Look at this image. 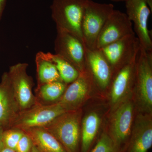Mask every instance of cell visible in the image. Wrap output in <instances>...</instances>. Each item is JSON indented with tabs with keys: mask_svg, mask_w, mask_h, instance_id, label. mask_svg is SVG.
Listing matches in <instances>:
<instances>
[{
	"mask_svg": "<svg viewBox=\"0 0 152 152\" xmlns=\"http://www.w3.org/2000/svg\"><path fill=\"white\" fill-rule=\"evenodd\" d=\"M88 1V0H53L51 10L57 30L70 33L83 42L81 25Z\"/></svg>",
	"mask_w": 152,
	"mask_h": 152,
	"instance_id": "cell-1",
	"label": "cell"
},
{
	"mask_svg": "<svg viewBox=\"0 0 152 152\" xmlns=\"http://www.w3.org/2000/svg\"><path fill=\"white\" fill-rule=\"evenodd\" d=\"M81 112L79 109L60 115L44 128L58 141L66 152H78Z\"/></svg>",
	"mask_w": 152,
	"mask_h": 152,
	"instance_id": "cell-2",
	"label": "cell"
},
{
	"mask_svg": "<svg viewBox=\"0 0 152 152\" xmlns=\"http://www.w3.org/2000/svg\"><path fill=\"white\" fill-rule=\"evenodd\" d=\"M114 10L112 4H100L88 0L81 25L83 42L86 48L96 49L99 35Z\"/></svg>",
	"mask_w": 152,
	"mask_h": 152,
	"instance_id": "cell-3",
	"label": "cell"
},
{
	"mask_svg": "<svg viewBox=\"0 0 152 152\" xmlns=\"http://www.w3.org/2000/svg\"><path fill=\"white\" fill-rule=\"evenodd\" d=\"M134 88L142 110L151 114L152 110V52L140 47L135 64Z\"/></svg>",
	"mask_w": 152,
	"mask_h": 152,
	"instance_id": "cell-4",
	"label": "cell"
},
{
	"mask_svg": "<svg viewBox=\"0 0 152 152\" xmlns=\"http://www.w3.org/2000/svg\"><path fill=\"white\" fill-rule=\"evenodd\" d=\"M66 112L58 103L45 104L37 101L32 107L20 112L11 128L24 131L44 127Z\"/></svg>",
	"mask_w": 152,
	"mask_h": 152,
	"instance_id": "cell-5",
	"label": "cell"
},
{
	"mask_svg": "<svg viewBox=\"0 0 152 152\" xmlns=\"http://www.w3.org/2000/svg\"><path fill=\"white\" fill-rule=\"evenodd\" d=\"M140 47L135 33L99 50L111 67L113 75L136 60Z\"/></svg>",
	"mask_w": 152,
	"mask_h": 152,
	"instance_id": "cell-6",
	"label": "cell"
},
{
	"mask_svg": "<svg viewBox=\"0 0 152 152\" xmlns=\"http://www.w3.org/2000/svg\"><path fill=\"white\" fill-rule=\"evenodd\" d=\"M134 110L132 102L126 101L118 106L112 117L109 134L119 152L127 149L132 130Z\"/></svg>",
	"mask_w": 152,
	"mask_h": 152,
	"instance_id": "cell-7",
	"label": "cell"
},
{
	"mask_svg": "<svg viewBox=\"0 0 152 152\" xmlns=\"http://www.w3.org/2000/svg\"><path fill=\"white\" fill-rule=\"evenodd\" d=\"M28 66L27 63H18L11 66L8 72L20 111L29 108L37 102L33 92L32 78L27 72Z\"/></svg>",
	"mask_w": 152,
	"mask_h": 152,
	"instance_id": "cell-8",
	"label": "cell"
},
{
	"mask_svg": "<svg viewBox=\"0 0 152 152\" xmlns=\"http://www.w3.org/2000/svg\"><path fill=\"white\" fill-rule=\"evenodd\" d=\"M54 45L56 54L69 61L80 73L86 71V47L79 38L70 33L57 30Z\"/></svg>",
	"mask_w": 152,
	"mask_h": 152,
	"instance_id": "cell-9",
	"label": "cell"
},
{
	"mask_svg": "<svg viewBox=\"0 0 152 152\" xmlns=\"http://www.w3.org/2000/svg\"><path fill=\"white\" fill-rule=\"evenodd\" d=\"M126 15L134 23L141 46L147 51L152 52V41L148 26L151 12L146 0H126Z\"/></svg>",
	"mask_w": 152,
	"mask_h": 152,
	"instance_id": "cell-10",
	"label": "cell"
},
{
	"mask_svg": "<svg viewBox=\"0 0 152 152\" xmlns=\"http://www.w3.org/2000/svg\"><path fill=\"white\" fill-rule=\"evenodd\" d=\"M134 33L132 23L126 14L114 10L99 35L96 49L102 48Z\"/></svg>",
	"mask_w": 152,
	"mask_h": 152,
	"instance_id": "cell-11",
	"label": "cell"
},
{
	"mask_svg": "<svg viewBox=\"0 0 152 152\" xmlns=\"http://www.w3.org/2000/svg\"><path fill=\"white\" fill-rule=\"evenodd\" d=\"M86 70L93 85L103 90L110 86L113 73L111 67L99 49L86 48Z\"/></svg>",
	"mask_w": 152,
	"mask_h": 152,
	"instance_id": "cell-12",
	"label": "cell"
},
{
	"mask_svg": "<svg viewBox=\"0 0 152 152\" xmlns=\"http://www.w3.org/2000/svg\"><path fill=\"white\" fill-rule=\"evenodd\" d=\"M93 86L89 75L85 71L67 86L61 99L57 102L66 111L79 109Z\"/></svg>",
	"mask_w": 152,
	"mask_h": 152,
	"instance_id": "cell-13",
	"label": "cell"
},
{
	"mask_svg": "<svg viewBox=\"0 0 152 152\" xmlns=\"http://www.w3.org/2000/svg\"><path fill=\"white\" fill-rule=\"evenodd\" d=\"M20 112L8 74L5 72L0 83V126L4 130L10 128Z\"/></svg>",
	"mask_w": 152,
	"mask_h": 152,
	"instance_id": "cell-14",
	"label": "cell"
},
{
	"mask_svg": "<svg viewBox=\"0 0 152 152\" xmlns=\"http://www.w3.org/2000/svg\"><path fill=\"white\" fill-rule=\"evenodd\" d=\"M152 145L151 117L140 114L136 118L126 151L147 152Z\"/></svg>",
	"mask_w": 152,
	"mask_h": 152,
	"instance_id": "cell-15",
	"label": "cell"
},
{
	"mask_svg": "<svg viewBox=\"0 0 152 152\" xmlns=\"http://www.w3.org/2000/svg\"><path fill=\"white\" fill-rule=\"evenodd\" d=\"M136 60L125 66L113 75L110 86L111 100L113 104L120 103L125 95L134 86Z\"/></svg>",
	"mask_w": 152,
	"mask_h": 152,
	"instance_id": "cell-16",
	"label": "cell"
},
{
	"mask_svg": "<svg viewBox=\"0 0 152 152\" xmlns=\"http://www.w3.org/2000/svg\"><path fill=\"white\" fill-rule=\"evenodd\" d=\"M41 152H66L56 137L43 127L31 128L23 131Z\"/></svg>",
	"mask_w": 152,
	"mask_h": 152,
	"instance_id": "cell-17",
	"label": "cell"
},
{
	"mask_svg": "<svg viewBox=\"0 0 152 152\" xmlns=\"http://www.w3.org/2000/svg\"><path fill=\"white\" fill-rule=\"evenodd\" d=\"M101 118L96 112H91L84 118L81 129V152H88L96 136Z\"/></svg>",
	"mask_w": 152,
	"mask_h": 152,
	"instance_id": "cell-18",
	"label": "cell"
},
{
	"mask_svg": "<svg viewBox=\"0 0 152 152\" xmlns=\"http://www.w3.org/2000/svg\"><path fill=\"white\" fill-rule=\"evenodd\" d=\"M38 53L42 58L54 65L63 81L66 84L74 81L80 75V72L77 69L59 55L43 52H39Z\"/></svg>",
	"mask_w": 152,
	"mask_h": 152,
	"instance_id": "cell-19",
	"label": "cell"
},
{
	"mask_svg": "<svg viewBox=\"0 0 152 152\" xmlns=\"http://www.w3.org/2000/svg\"><path fill=\"white\" fill-rule=\"evenodd\" d=\"M67 84L64 82H54L37 86V101L41 103L50 104L56 103L64 92Z\"/></svg>",
	"mask_w": 152,
	"mask_h": 152,
	"instance_id": "cell-20",
	"label": "cell"
},
{
	"mask_svg": "<svg viewBox=\"0 0 152 152\" xmlns=\"http://www.w3.org/2000/svg\"><path fill=\"white\" fill-rule=\"evenodd\" d=\"M35 62L37 86L54 82H63L53 64L37 53Z\"/></svg>",
	"mask_w": 152,
	"mask_h": 152,
	"instance_id": "cell-21",
	"label": "cell"
},
{
	"mask_svg": "<svg viewBox=\"0 0 152 152\" xmlns=\"http://www.w3.org/2000/svg\"><path fill=\"white\" fill-rule=\"evenodd\" d=\"M24 134L23 131L17 128H11L4 130L3 136L4 146L15 150L18 143Z\"/></svg>",
	"mask_w": 152,
	"mask_h": 152,
	"instance_id": "cell-22",
	"label": "cell"
},
{
	"mask_svg": "<svg viewBox=\"0 0 152 152\" xmlns=\"http://www.w3.org/2000/svg\"><path fill=\"white\" fill-rule=\"evenodd\" d=\"M91 152H119L108 133L102 134Z\"/></svg>",
	"mask_w": 152,
	"mask_h": 152,
	"instance_id": "cell-23",
	"label": "cell"
},
{
	"mask_svg": "<svg viewBox=\"0 0 152 152\" xmlns=\"http://www.w3.org/2000/svg\"><path fill=\"white\" fill-rule=\"evenodd\" d=\"M33 146L31 139L24 132L18 143L15 151L16 152H30Z\"/></svg>",
	"mask_w": 152,
	"mask_h": 152,
	"instance_id": "cell-24",
	"label": "cell"
},
{
	"mask_svg": "<svg viewBox=\"0 0 152 152\" xmlns=\"http://www.w3.org/2000/svg\"><path fill=\"white\" fill-rule=\"evenodd\" d=\"M6 1V0H0V20L1 18L5 6Z\"/></svg>",
	"mask_w": 152,
	"mask_h": 152,
	"instance_id": "cell-25",
	"label": "cell"
},
{
	"mask_svg": "<svg viewBox=\"0 0 152 152\" xmlns=\"http://www.w3.org/2000/svg\"><path fill=\"white\" fill-rule=\"evenodd\" d=\"M4 129L0 126V151L4 146V143H3V136L4 133Z\"/></svg>",
	"mask_w": 152,
	"mask_h": 152,
	"instance_id": "cell-26",
	"label": "cell"
},
{
	"mask_svg": "<svg viewBox=\"0 0 152 152\" xmlns=\"http://www.w3.org/2000/svg\"><path fill=\"white\" fill-rule=\"evenodd\" d=\"M0 152H16L14 150L12 149L9 148L4 146L2 148L0 151Z\"/></svg>",
	"mask_w": 152,
	"mask_h": 152,
	"instance_id": "cell-27",
	"label": "cell"
},
{
	"mask_svg": "<svg viewBox=\"0 0 152 152\" xmlns=\"http://www.w3.org/2000/svg\"><path fill=\"white\" fill-rule=\"evenodd\" d=\"M41 152L39 151V150L33 144V146L31 150V152Z\"/></svg>",
	"mask_w": 152,
	"mask_h": 152,
	"instance_id": "cell-28",
	"label": "cell"
},
{
	"mask_svg": "<svg viewBox=\"0 0 152 152\" xmlns=\"http://www.w3.org/2000/svg\"><path fill=\"white\" fill-rule=\"evenodd\" d=\"M114 1H126V0H111Z\"/></svg>",
	"mask_w": 152,
	"mask_h": 152,
	"instance_id": "cell-29",
	"label": "cell"
}]
</instances>
